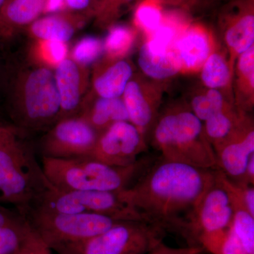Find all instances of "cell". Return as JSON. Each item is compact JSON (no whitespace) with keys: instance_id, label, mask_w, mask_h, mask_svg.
Segmentation results:
<instances>
[{"instance_id":"obj_32","label":"cell","mask_w":254,"mask_h":254,"mask_svg":"<svg viewBox=\"0 0 254 254\" xmlns=\"http://www.w3.org/2000/svg\"><path fill=\"white\" fill-rule=\"evenodd\" d=\"M103 41L93 36L83 37L71 49L70 58L83 66L94 64L103 56Z\"/></svg>"},{"instance_id":"obj_1","label":"cell","mask_w":254,"mask_h":254,"mask_svg":"<svg viewBox=\"0 0 254 254\" xmlns=\"http://www.w3.org/2000/svg\"><path fill=\"white\" fill-rule=\"evenodd\" d=\"M215 180V170L156 159L131 187L118 193L147 223L183 231L187 217Z\"/></svg>"},{"instance_id":"obj_18","label":"cell","mask_w":254,"mask_h":254,"mask_svg":"<svg viewBox=\"0 0 254 254\" xmlns=\"http://www.w3.org/2000/svg\"><path fill=\"white\" fill-rule=\"evenodd\" d=\"M91 15L63 11L41 16L27 27L33 40H50L67 43L86 24Z\"/></svg>"},{"instance_id":"obj_4","label":"cell","mask_w":254,"mask_h":254,"mask_svg":"<svg viewBox=\"0 0 254 254\" xmlns=\"http://www.w3.org/2000/svg\"><path fill=\"white\" fill-rule=\"evenodd\" d=\"M9 111L18 128H50L60 118L54 70L34 64L18 68L9 84Z\"/></svg>"},{"instance_id":"obj_34","label":"cell","mask_w":254,"mask_h":254,"mask_svg":"<svg viewBox=\"0 0 254 254\" xmlns=\"http://www.w3.org/2000/svg\"><path fill=\"white\" fill-rule=\"evenodd\" d=\"M164 6L190 16L199 9L203 0H160Z\"/></svg>"},{"instance_id":"obj_26","label":"cell","mask_w":254,"mask_h":254,"mask_svg":"<svg viewBox=\"0 0 254 254\" xmlns=\"http://www.w3.org/2000/svg\"><path fill=\"white\" fill-rule=\"evenodd\" d=\"M138 31L133 26L115 23L108 28L103 40V56L111 60L126 59L136 44Z\"/></svg>"},{"instance_id":"obj_38","label":"cell","mask_w":254,"mask_h":254,"mask_svg":"<svg viewBox=\"0 0 254 254\" xmlns=\"http://www.w3.org/2000/svg\"><path fill=\"white\" fill-rule=\"evenodd\" d=\"M6 0H0V12H1V8L4 6L5 2H6Z\"/></svg>"},{"instance_id":"obj_36","label":"cell","mask_w":254,"mask_h":254,"mask_svg":"<svg viewBox=\"0 0 254 254\" xmlns=\"http://www.w3.org/2000/svg\"><path fill=\"white\" fill-rule=\"evenodd\" d=\"M64 11L86 13L93 17L95 4L93 0H64Z\"/></svg>"},{"instance_id":"obj_30","label":"cell","mask_w":254,"mask_h":254,"mask_svg":"<svg viewBox=\"0 0 254 254\" xmlns=\"http://www.w3.org/2000/svg\"><path fill=\"white\" fill-rule=\"evenodd\" d=\"M163 7L160 0H141L136 5L132 26L146 38L163 22Z\"/></svg>"},{"instance_id":"obj_20","label":"cell","mask_w":254,"mask_h":254,"mask_svg":"<svg viewBox=\"0 0 254 254\" xmlns=\"http://www.w3.org/2000/svg\"><path fill=\"white\" fill-rule=\"evenodd\" d=\"M254 123L252 115L241 113L235 105L203 122V130L214 150L231 140Z\"/></svg>"},{"instance_id":"obj_13","label":"cell","mask_w":254,"mask_h":254,"mask_svg":"<svg viewBox=\"0 0 254 254\" xmlns=\"http://www.w3.org/2000/svg\"><path fill=\"white\" fill-rule=\"evenodd\" d=\"M233 210L226 190L217 181L205 191L187 217L184 232L198 238L202 234L218 231L231 226Z\"/></svg>"},{"instance_id":"obj_14","label":"cell","mask_w":254,"mask_h":254,"mask_svg":"<svg viewBox=\"0 0 254 254\" xmlns=\"http://www.w3.org/2000/svg\"><path fill=\"white\" fill-rule=\"evenodd\" d=\"M218 42V38L204 24L190 21L172 46L181 66V73L199 72Z\"/></svg>"},{"instance_id":"obj_27","label":"cell","mask_w":254,"mask_h":254,"mask_svg":"<svg viewBox=\"0 0 254 254\" xmlns=\"http://www.w3.org/2000/svg\"><path fill=\"white\" fill-rule=\"evenodd\" d=\"M222 187L228 193L233 210L232 230L240 238L247 253L254 254V216L247 210L240 198L231 190Z\"/></svg>"},{"instance_id":"obj_10","label":"cell","mask_w":254,"mask_h":254,"mask_svg":"<svg viewBox=\"0 0 254 254\" xmlns=\"http://www.w3.org/2000/svg\"><path fill=\"white\" fill-rule=\"evenodd\" d=\"M167 84V81L151 79L140 71L135 72L122 95L130 123L147 141L160 115Z\"/></svg>"},{"instance_id":"obj_31","label":"cell","mask_w":254,"mask_h":254,"mask_svg":"<svg viewBox=\"0 0 254 254\" xmlns=\"http://www.w3.org/2000/svg\"><path fill=\"white\" fill-rule=\"evenodd\" d=\"M141 0H98L93 11L95 26L108 29L116 23L125 10Z\"/></svg>"},{"instance_id":"obj_37","label":"cell","mask_w":254,"mask_h":254,"mask_svg":"<svg viewBox=\"0 0 254 254\" xmlns=\"http://www.w3.org/2000/svg\"><path fill=\"white\" fill-rule=\"evenodd\" d=\"M240 183L245 184V185H254V155L249 160L247 163V168H246L245 174L241 180Z\"/></svg>"},{"instance_id":"obj_11","label":"cell","mask_w":254,"mask_h":254,"mask_svg":"<svg viewBox=\"0 0 254 254\" xmlns=\"http://www.w3.org/2000/svg\"><path fill=\"white\" fill-rule=\"evenodd\" d=\"M218 38L232 64L254 46V0H231L222 6L217 17Z\"/></svg>"},{"instance_id":"obj_16","label":"cell","mask_w":254,"mask_h":254,"mask_svg":"<svg viewBox=\"0 0 254 254\" xmlns=\"http://www.w3.org/2000/svg\"><path fill=\"white\" fill-rule=\"evenodd\" d=\"M134 68L127 58L111 60L102 57L93 65L90 93L101 98H121Z\"/></svg>"},{"instance_id":"obj_25","label":"cell","mask_w":254,"mask_h":254,"mask_svg":"<svg viewBox=\"0 0 254 254\" xmlns=\"http://www.w3.org/2000/svg\"><path fill=\"white\" fill-rule=\"evenodd\" d=\"M233 105V100L225 93L203 86L193 91L187 103L190 111L202 123Z\"/></svg>"},{"instance_id":"obj_19","label":"cell","mask_w":254,"mask_h":254,"mask_svg":"<svg viewBox=\"0 0 254 254\" xmlns=\"http://www.w3.org/2000/svg\"><path fill=\"white\" fill-rule=\"evenodd\" d=\"M101 133L114 124L128 121V113L123 98H106L87 93L78 115Z\"/></svg>"},{"instance_id":"obj_15","label":"cell","mask_w":254,"mask_h":254,"mask_svg":"<svg viewBox=\"0 0 254 254\" xmlns=\"http://www.w3.org/2000/svg\"><path fill=\"white\" fill-rule=\"evenodd\" d=\"M54 71L61 106L60 120L77 117L83 100L89 91V68L67 58L58 65Z\"/></svg>"},{"instance_id":"obj_8","label":"cell","mask_w":254,"mask_h":254,"mask_svg":"<svg viewBox=\"0 0 254 254\" xmlns=\"http://www.w3.org/2000/svg\"><path fill=\"white\" fill-rule=\"evenodd\" d=\"M161 227L139 221H120L89 240L55 250L71 254H147L163 242Z\"/></svg>"},{"instance_id":"obj_29","label":"cell","mask_w":254,"mask_h":254,"mask_svg":"<svg viewBox=\"0 0 254 254\" xmlns=\"http://www.w3.org/2000/svg\"><path fill=\"white\" fill-rule=\"evenodd\" d=\"M203 250L212 254H249L231 226L202 234L197 238Z\"/></svg>"},{"instance_id":"obj_12","label":"cell","mask_w":254,"mask_h":254,"mask_svg":"<svg viewBox=\"0 0 254 254\" xmlns=\"http://www.w3.org/2000/svg\"><path fill=\"white\" fill-rule=\"evenodd\" d=\"M147 142L130 122H119L100 133L91 158L111 166H128L148 150Z\"/></svg>"},{"instance_id":"obj_21","label":"cell","mask_w":254,"mask_h":254,"mask_svg":"<svg viewBox=\"0 0 254 254\" xmlns=\"http://www.w3.org/2000/svg\"><path fill=\"white\" fill-rule=\"evenodd\" d=\"M48 0H6L0 12V39L12 38L44 14Z\"/></svg>"},{"instance_id":"obj_3","label":"cell","mask_w":254,"mask_h":254,"mask_svg":"<svg viewBox=\"0 0 254 254\" xmlns=\"http://www.w3.org/2000/svg\"><path fill=\"white\" fill-rule=\"evenodd\" d=\"M153 147L168 161L205 170H218L216 155L203 130V123L187 104L160 112L151 133Z\"/></svg>"},{"instance_id":"obj_35","label":"cell","mask_w":254,"mask_h":254,"mask_svg":"<svg viewBox=\"0 0 254 254\" xmlns=\"http://www.w3.org/2000/svg\"><path fill=\"white\" fill-rule=\"evenodd\" d=\"M203 248L199 246L174 248L161 242L147 254H200L203 252Z\"/></svg>"},{"instance_id":"obj_17","label":"cell","mask_w":254,"mask_h":254,"mask_svg":"<svg viewBox=\"0 0 254 254\" xmlns=\"http://www.w3.org/2000/svg\"><path fill=\"white\" fill-rule=\"evenodd\" d=\"M218 170L232 181L239 182L249 160L254 155V123L215 150Z\"/></svg>"},{"instance_id":"obj_6","label":"cell","mask_w":254,"mask_h":254,"mask_svg":"<svg viewBox=\"0 0 254 254\" xmlns=\"http://www.w3.org/2000/svg\"><path fill=\"white\" fill-rule=\"evenodd\" d=\"M52 250L93 238L120 220L94 213L64 214L31 209L24 215Z\"/></svg>"},{"instance_id":"obj_40","label":"cell","mask_w":254,"mask_h":254,"mask_svg":"<svg viewBox=\"0 0 254 254\" xmlns=\"http://www.w3.org/2000/svg\"><path fill=\"white\" fill-rule=\"evenodd\" d=\"M98 0H93V1H94L95 6V5H96L97 2H98ZM94 9H95V8H94Z\"/></svg>"},{"instance_id":"obj_5","label":"cell","mask_w":254,"mask_h":254,"mask_svg":"<svg viewBox=\"0 0 254 254\" xmlns=\"http://www.w3.org/2000/svg\"><path fill=\"white\" fill-rule=\"evenodd\" d=\"M157 158H140L127 167H115L91 158L42 157V168L51 185L62 190L120 191L131 187Z\"/></svg>"},{"instance_id":"obj_2","label":"cell","mask_w":254,"mask_h":254,"mask_svg":"<svg viewBox=\"0 0 254 254\" xmlns=\"http://www.w3.org/2000/svg\"><path fill=\"white\" fill-rule=\"evenodd\" d=\"M53 187L19 128L0 123V203L13 205L24 216Z\"/></svg>"},{"instance_id":"obj_28","label":"cell","mask_w":254,"mask_h":254,"mask_svg":"<svg viewBox=\"0 0 254 254\" xmlns=\"http://www.w3.org/2000/svg\"><path fill=\"white\" fill-rule=\"evenodd\" d=\"M30 63L55 70L68 58L66 43L50 40H33L30 46Z\"/></svg>"},{"instance_id":"obj_22","label":"cell","mask_w":254,"mask_h":254,"mask_svg":"<svg viewBox=\"0 0 254 254\" xmlns=\"http://www.w3.org/2000/svg\"><path fill=\"white\" fill-rule=\"evenodd\" d=\"M232 86L235 108L241 113L252 115L254 108V46L237 58Z\"/></svg>"},{"instance_id":"obj_9","label":"cell","mask_w":254,"mask_h":254,"mask_svg":"<svg viewBox=\"0 0 254 254\" xmlns=\"http://www.w3.org/2000/svg\"><path fill=\"white\" fill-rule=\"evenodd\" d=\"M99 133L81 117L61 119L42 139V157L55 159L91 158Z\"/></svg>"},{"instance_id":"obj_39","label":"cell","mask_w":254,"mask_h":254,"mask_svg":"<svg viewBox=\"0 0 254 254\" xmlns=\"http://www.w3.org/2000/svg\"><path fill=\"white\" fill-rule=\"evenodd\" d=\"M215 1H224V2H227V1H231V0H215Z\"/></svg>"},{"instance_id":"obj_23","label":"cell","mask_w":254,"mask_h":254,"mask_svg":"<svg viewBox=\"0 0 254 254\" xmlns=\"http://www.w3.org/2000/svg\"><path fill=\"white\" fill-rule=\"evenodd\" d=\"M234 66L220 40L199 71L202 86L222 92L233 100L232 78Z\"/></svg>"},{"instance_id":"obj_7","label":"cell","mask_w":254,"mask_h":254,"mask_svg":"<svg viewBox=\"0 0 254 254\" xmlns=\"http://www.w3.org/2000/svg\"><path fill=\"white\" fill-rule=\"evenodd\" d=\"M31 209L55 213H94L120 221L145 222L121 199L118 191L62 190L53 187L45 191Z\"/></svg>"},{"instance_id":"obj_41","label":"cell","mask_w":254,"mask_h":254,"mask_svg":"<svg viewBox=\"0 0 254 254\" xmlns=\"http://www.w3.org/2000/svg\"><path fill=\"white\" fill-rule=\"evenodd\" d=\"M59 254H67V253H60Z\"/></svg>"},{"instance_id":"obj_33","label":"cell","mask_w":254,"mask_h":254,"mask_svg":"<svg viewBox=\"0 0 254 254\" xmlns=\"http://www.w3.org/2000/svg\"><path fill=\"white\" fill-rule=\"evenodd\" d=\"M51 250L28 223L22 244L16 254H52Z\"/></svg>"},{"instance_id":"obj_24","label":"cell","mask_w":254,"mask_h":254,"mask_svg":"<svg viewBox=\"0 0 254 254\" xmlns=\"http://www.w3.org/2000/svg\"><path fill=\"white\" fill-rule=\"evenodd\" d=\"M137 62L140 72L157 81H167L181 73V66L172 48L155 50L143 42L138 50Z\"/></svg>"}]
</instances>
